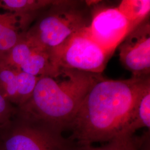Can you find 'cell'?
Wrapping results in <instances>:
<instances>
[{
    "instance_id": "obj_1",
    "label": "cell",
    "mask_w": 150,
    "mask_h": 150,
    "mask_svg": "<svg viewBox=\"0 0 150 150\" xmlns=\"http://www.w3.org/2000/svg\"><path fill=\"white\" fill-rule=\"evenodd\" d=\"M150 77L122 80L100 78L81 102L68 129L77 146L108 142L121 136H133L134 108Z\"/></svg>"
},
{
    "instance_id": "obj_2",
    "label": "cell",
    "mask_w": 150,
    "mask_h": 150,
    "mask_svg": "<svg viewBox=\"0 0 150 150\" xmlns=\"http://www.w3.org/2000/svg\"><path fill=\"white\" fill-rule=\"evenodd\" d=\"M102 76L60 67L55 75L40 77L32 96L17 107V112L64 132L90 88Z\"/></svg>"
},
{
    "instance_id": "obj_3",
    "label": "cell",
    "mask_w": 150,
    "mask_h": 150,
    "mask_svg": "<svg viewBox=\"0 0 150 150\" xmlns=\"http://www.w3.org/2000/svg\"><path fill=\"white\" fill-rule=\"evenodd\" d=\"M75 2L57 1L38 16L25 36L34 46L46 50L50 57L66 41L88 24Z\"/></svg>"
},
{
    "instance_id": "obj_4",
    "label": "cell",
    "mask_w": 150,
    "mask_h": 150,
    "mask_svg": "<svg viewBox=\"0 0 150 150\" xmlns=\"http://www.w3.org/2000/svg\"><path fill=\"white\" fill-rule=\"evenodd\" d=\"M62 132L16 112L0 129V150H69L75 144Z\"/></svg>"
},
{
    "instance_id": "obj_5",
    "label": "cell",
    "mask_w": 150,
    "mask_h": 150,
    "mask_svg": "<svg viewBox=\"0 0 150 150\" xmlns=\"http://www.w3.org/2000/svg\"><path fill=\"white\" fill-rule=\"evenodd\" d=\"M85 28L70 38L51 59L59 69L102 74L111 55L93 41Z\"/></svg>"
},
{
    "instance_id": "obj_6",
    "label": "cell",
    "mask_w": 150,
    "mask_h": 150,
    "mask_svg": "<svg viewBox=\"0 0 150 150\" xmlns=\"http://www.w3.org/2000/svg\"><path fill=\"white\" fill-rule=\"evenodd\" d=\"M133 30L117 7H106L98 10L85 28L87 35L111 55Z\"/></svg>"
},
{
    "instance_id": "obj_7",
    "label": "cell",
    "mask_w": 150,
    "mask_h": 150,
    "mask_svg": "<svg viewBox=\"0 0 150 150\" xmlns=\"http://www.w3.org/2000/svg\"><path fill=\"white\" fill-rule=\"evenodd\" d=\"M120 59L134 77H150V23L146 19L118 46Z\"/></svg>"
},
{
    "instance_id": "obj_8",
    "label": "cell",
    "mask_w": 150,
    "mask_h": 150,
    "mask_svg": "<svg viewBox=\"0 0 150 150\" xmlns=\"http://www.w3.org/2000/svg\"><path fill=\"white\" fill-rule=\"evenodd\" d=\"M57 1L51 0H0V9L16 17L22 33H25L32 22Z\"/></svg>"
},
{
    "instance_id": "obj_9",
    "label": "cell",
    "mask_w": 150,
    "mask_h": 150,
    "mask_svg": "<svg viewBox=\"0 0 150 150\" xmlns=\"http://www.w3.org/2000/svg\"><path fill=\"white\" fill-rule=\"evenodd\" d=\"M59 69L54 65L46 50L36 46L18 70L41 77L55 75Z\"/></svg>"
},
{
    "instance_id": "obj_10",
    "label": "cell",
    "mask_w": 150,
    "mask_h": 150,
    "mask_svg": "<svg viewBox=\"0 0 150 150\" xmlns=\"http://www.w3.org/2000/svg\"><path fill=\"white\" fill-rule=\"evenodd\" d=\"M22 34L16 17L9 12H0V57L18 42Z\"/></svg>"
},
{
    "instance_id": "obj_11",
    "label": "cell",
    "mask_w": 150,
    "mask_h": 150,
    "mask_svg": "<svg viewBox=\"0 0 150 150\" xmlns=\"http://www.w3.org/2000/svg\"><path fill=\"white\" fill-rule=\"evenodd\" d=\"M144 127L150 129V83L145 86L136 100L131 134L134 135L137 130Z\"/></svg>"
},
{
    "instance_id": "obj_12",
    "label": "cell",
    "mask_w": 150,
    "mask_h": 150,
    "mask_svg": "<svg viewBox=\"0 0 150 150\" xmlns=\"http://www.w3.org/2000/svg\"><path fill=\"white\" fill-rule=\"evenodd\" d=\"M117 7L134 29L147 18L150 13V1L125 0Z\"/></svg>"
},
{
    "instance_id": "obj_13",
    "label": "cell",
    "mask_w": 150,
    "mask_h": 150,
    "mask_svg": "<svg viewBox=\"0 0 150 150\" xmlns=\"http://www.w3.org/2000/svg\"><path fill=\"white\" fill-rule=\"evenodd\" d=\"M17 79V105L18 107L30 98L40 77L15 69Z\"/></svg>"
},
{
    "instance_id": "obj_14",
    "label": "cell",
    "mask_w": 150,
    "mask_h": 150,
    "mask_svg": "<svg viewBox=\"0 0 150 150\" xmlns=\"http://www.w3.org/2000/svg\"><path fill=\"white\" fill-rule=\"evenodd\" d=\"M139 137L133 136H121L101 147L74 145L69 150H138Z\"/></svg>"
},
{
    "instance_id": "obj_15",
    "label": "cell",
    "mask_w": 150,
    "mask_h": 150,
    "mask_svg": "<svg viewBox=\"0 0 150 150\" xmlns=\"http://www.w3.org/2000/svg\"><path fill=\"white\" fill-rule=\"evenodd\" d=\"M0 93L16 107L17 79L14 69L0 65Z\"/></svg>"
},
{
    "instance_id": "obj_16",
    "label": "cell",
    "mask_w": 150,
    "mask_h": 150,
    "mask_svg": "<svg viewBox=\"0 0 150 150\" xmlns=\"http://www.w3.org/2000/svg\"><path fill=\"white\" fill-rule=\"evenodd\" d=\"M16 112L17 107L6 100L0 93V129L11 121Z\"/></svg>"
},
{
    "instance_id": "obj_17",
    "label": "cell",
    "mask_w": 150,
    "mask_h": 150,
    "mask_svg": "<svg viewBox=\"0 0 150 150\" xmlns=\"http://www.w3.org/2000/svg\"><path fill=\"white\" fill-rule=\"evenodd\" d=\"M138 150H150V132L147 130L142 136H139Z\"/></svg>"
}]
</instances>
